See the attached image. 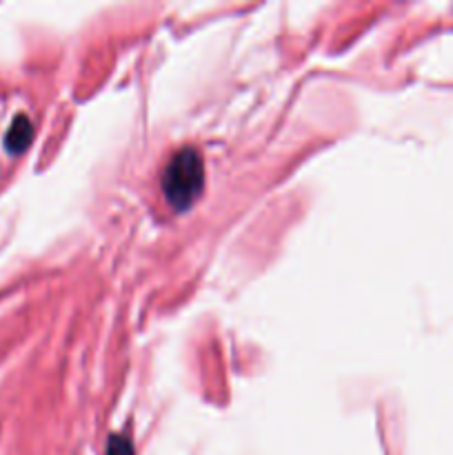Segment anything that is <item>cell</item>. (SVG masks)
<instances>
[{"label": "cell", "instance_id": "3957f363", "mask_svg": "<svg viewBox=\"0 0 453 455\" xmlns=\"http://www.w3.org/2000/svg\"><path fill=\"white\" fill-rule=\"evenodd\" d=\"M105 455H133V444L127 435H111L109 444H107V453Z\"/></svg>", "mask_w": 453, "mask_h": 455}, {"label": "cell", "instance_id": "7a4b0ae2", "mask_svg": "<svg viewBox=\"0 0 453 455\" xmlns=\"http://www.w3.org/2000/svg\"><path fill=\"white\" fill-rule=\"evenodd\" d=\"M31 138H34V127H31V120L25 114L16 116L9 127L7 136H4V147H7L12 154H20L29 147Z\"/></svg>", "mask_w": 453, "mask_h": 455}, {"label": "cell", "instance_id": "6da1fadb", "mask_svg": "<svg viewBox=\"0 0 453 455\" xmlns=\"http://www.w3.org/2000/svg\"><path fill=\"white\" fill-rule=\"evenodd\" d=\"M204 187V163L195 147H180L163 172V191L167 203L185 212L198 200Z\"/></svg>", "mask_w": 453, "mask_h": 455}]
</instances>
